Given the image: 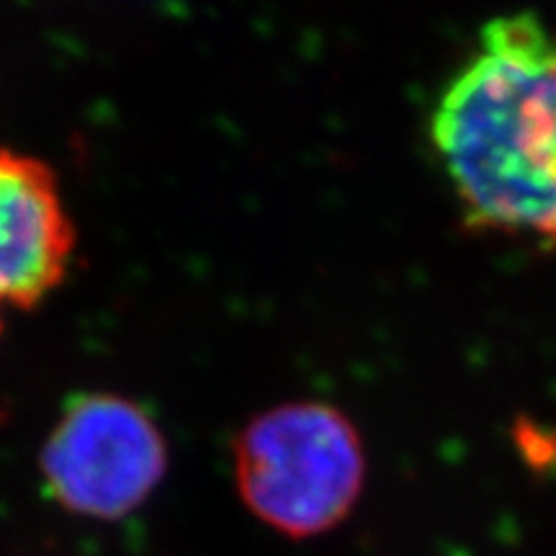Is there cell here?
Segmentation results:
<instances>
[{
    "mask_svg": "<svg viewBox=\"0 0 556 556\" xmlns=\"http://www.w3.org/2000/svg\"><path fill=\"white\" fill-rule=\"evenodd\" d=\"M433 148L471 225L556 250V31L536 13L486 21L443 88Z\"/></svg>",
    "mask_w": 556,
    "mask_h": 556,
    "instance_id": "6da1fadb",
    "label": "cell"
},
{
    "mask_svg": "<svg viewBox=\"0 0 556 556\" xmlns=\"http://www.w3.org/2000/svg\"><path fill=\"white\" fill-rule=\"evenodd\" d=\"M366 458L353 422L323 402L266 409L235 443L242 503L268 528L309 539L336 528L361 497Z\"/></svg>",
    "mask_w": 556,
    "mask_h": 556,
    "instance_id": "7a4b0ae2",
    "label": "cell"
},
{
    "mask_svg": "<svg viewBox=\"0 0 556 556\" xmlns=\"http://www.w3.org/2000/svg\"><path fill=\"white\" fill-rule=\"evenodd\" d=\"M47 492L67 513L119 520L139 510L168 471V441L139 402L83 392L67 402L39 451Z\"/></svg>",
    "mask_w": 556,
    "mask_h": 556,
    "instance_id": "3957f363",
    "label": "cell"
},
{
    "mask_svg": "<svg viewBox=\"0 0 556 556\" xmlns=\"http://www.w3.org/2000/svg\"><path fill=\"white\" fill-rule=\"evenodd\" d=\"M73 253L75 227L50 165L0 144V304H39Z\"/></svg>",
    "mask_w": 556,
    "mask_h": 556,
    "instance_id": "277c9868",
    "label": "cell"
},
{
    "mask_svg": "<svg viewBox=\"0 0 556 556\" xmlns=\"http://www.w3.org/2000/svg\"><path fill=\"white\" fill-rule=\"evenodd\" d=\"M0 307H3V304H0Z\"/></svg>",
    "mask_w": 556,
    "mask_h": 556,
    "instance_id": "5b68a950",
    "label": "cell"
}]
</instances>
